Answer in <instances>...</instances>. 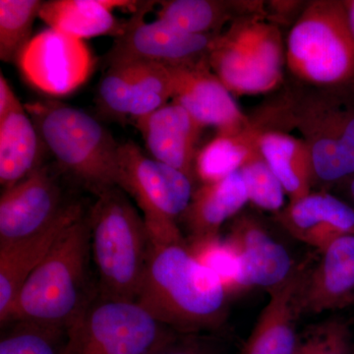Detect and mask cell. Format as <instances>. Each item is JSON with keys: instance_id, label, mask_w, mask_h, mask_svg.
Segmentation results:
<instances>
[{"instance_id": "cell-18", "label": "cell", "mask_w": 354, "mask_h": 354, "mask_svg": "<svg viewBox=\"0 0 354 354\" xmlns=\"http://www.w3.org/2000/svg\"><path fill=\"white\" fill-rule=\"evenodd\" d=\"M227 241L239 253L244 290H271L285 283L297 265L285 246L250 216L235 220Z\"/></svg>"}, {"instance_id": "cell-3", "label": "cell", "mask_w": 354, "mask_h": 354, "mask_svg": "<svg viewBox=\"0 0 354 354\" xmlns=\"http://www.w3.org/2000/svg\"><path fill=\"white\" fill-rule=\"evenodd\" d=\"M95 197L88 221L97 295L135 301L152 245L148 227L121 188Z\"/></svg>"}, {"instance_id": "cell-19", "label": "cell", "mask_w": 354, "mask_h": 354, "mask_svg": "<svg viewBox=\"0 0 354 354\" xmlns=\"http://www.w3.org/2000/svg\"><path fill=\"white\" fill-rule=\"evenodd\" d=\"M86 213L73 202L53 225L41 234L10 243L0 244V322L6 323L16 297L60 234Z\"/></svg>"}, {"instance_id": "cell-22", "label": "cell", "mask_w": 354, "mask_h": 354, "mask_svg": "<svg viewBox=\"0 0 354 354\" xmlns=\"http://www.w3.org/2000/svg\"><path fill=\"white\" fill-rule=\"evenodd\" d=\"M43 146L34 121L21 102L0 118V184L3 190L44 165Z\"/></svg>"}, {"instance_id": "cell-36", "label": "cell", "mask_w": 354, "mask_h": 354, "mask_svg": "<svg viewBox=\"0 0 354 354\" xmlns=\"http://www.w3.org/2000/svg\"><path fill=\"white\" fill-rule=\"evenodd\" d=\"M351 195L354 202V178L353 179V181H351Z\"/></svg>"}, {"instance_id": "cell-1", "label": "cell", "mask_w": 354, "mask_h": 354, "mask_svg": "<svg viewBox=\"0 0 354 354\" xmlns=\"http://www.w3.org/2000/svg\"><path fill=\"white\" fill-rule=\"evenodd\" d=\"M228 297L220 279L193 257L186 241H152L135 302L158 322L181 335L218 330L227 321Z\"/></svg>"}, {"instance_id": "cell-4", "label": "cell", "mask_w": 354, "mask_h": 354, "mask_svg": "<svg viewBox=\"0 0 354 354\" xmlns=\"http://www.w3.org/2000/svg\"><path fill=\"white\" fill-rule=\"evenodd\" d=\"M58 167L95 196L118 187L120 147L91 114L58 101L24 104Z\"/></svg>"}, {"instance_id": "cell-29", "label": "cell", "mask_w": 354, "mask_h": 354, "mask_svg": "<svg viewBox=\"0 0 354 354\" xmlns=\"http://www.w3.org/2000/svg\"><path fill=\"white\" fill-rule=\"evenodd\" d=\"M9 323L14 326L2 337L0 354H65L67 329L31 321Z\"/></svg>"}, {"instance_id": "cell-35", "label": "cell", "mask_w": 354, "mask_h": 354, "mask_svg": "<svg viewBox=\"0 0 354 354\" xmlns=\"http://www.w3.org/2000/svg\"><path fill=\"white\" fill-rule=\"evenodd\" d=\"M344 2V9H346V20L349 32H351V38L354 43V0H346Z\"/></svg>"}, {"instance_id": "cell-15", "label": "cell", "mask_w": 354, "mask_h": 354, "mask_svg": "<svg viewBox=\"0 0 354 354\" xmlns=\"http://www.w3.org/2000/svg\"><path fill=\"white\" fill-rule=\"evenodd\" d=\"M135 122L151 158L195 181L202 125L174 102L137 118Z\"/></svg>"}, {"instance_id": "cell-30", "label": "cell", "mask_w": 354, "mask_h": 354, "mask_svg": "<svg viewBox=\"0 0 354 354\" xmlns=\"http://www.w3.org/2000/svg\"><path fill=\"white\" fill-rule=\"evenodd\" d=\"M249 201L266 211L279 212L285 205L286 191L261 155L258 145L239 169Z\"/></svg>"}, {"instance_id": "cell-21", "label": "cell", "mask_w": 354, "mask_h": 354, "mask_svg": "<svg viewBox=\"0 0 354 354\" xmlns=\"http://www.w3.org/2000/svg\"><path fill=\"white\" fill-rule=\"evenodd\" d=\"M278 106L267 108L250 124L235 134H218L200 149L196 160V177L202 183L221 180L234 172L258 145L262 133L278 128Z\"/></svg>"}, {"instance_id": "cell-9", "label": "cell", "mask_w": 354, "mask_h": 354, "mask_svg": "<svg viewBox=\"0 0 354 354\" xmlns=\"http://www.w3.org/2000/svg\"><path fill=\"white\" fill-rule=\"evenodd\" d=\"M118 171V187L136 201L152 241H186L178 221L192 199L194 181L148 157L132 141L120 147Z\"/></svg>"}, {"instance_id": "cell-31", "label": "cell", "mask_w": 354, "mask_h": 354, "mask_svg": "<svg viewBox=\"0 0 354 354\" xmlns=\"http://www.w3.org/2000/svg\"><path fill=\"white\" fill-rule=\"evenodd\" d=\"M316 334V354H354L351 332L344 323L333 321L322 326Z\"/></svg>"}, {"instance_id": "cell-24", "label": "cell", "mask_w": 354, "mask_h": 354, "mask_svg": "<svg viewBox=\"0 0 354 354\" xmlns=\"http://www.w3.org/2000/svg\"><path fill=\"white\" fill-rule=\"evenodd\" d=\"M160 3L157 20L193 35L218 36L228 21L264 14V4L256 1L169 0Z\"/></svg>"}, {"instance_id": "cell-16", "label": "cell", "mask_w": 354, "mask_h": 354, "mask_svg": "<svg viewBox=\"0 0 354 354\" xmlns=\"http://www.w3.org/2000/svg\"><path fill=\"white\" fill-rule=\"evenodd\" d=\"M315 266L307 268L300 288V313L320 314L354 302V234L333 241Z\"/></svg>"}, {"instance_id": "cell-25", "label": "cell", "mask_w": 354, "mask_h": 354, "mask_svg": "<svg viewBox=\"0 0 354 354\" xmlns=\"http://www.w3.org/2000/svg\"><path fill=\"white\" fill-rule=\"evenodd\" d=\"M258 149L278 177L290 202L312 192L315 178L309 150L304 140L278 128H271L261 134Z\"/></svg>"}, {"instance_id": "cell-14", "label": "cell", "mask_w": 354, "mask_h": 354, "mask_svg": "<svg viewBox=\"0 0 354 354\" xmlns=\"http://www.w3.org/2000/svg\"><path fill=\"white\" fill-rule=\"evenodd\" d=\"M169 69L172 102L183 106L203 127H215L218 134H235L250 124V118L213 73L209 62Z\"/></svg>"}, {"instance_id": "cell-13", "label": "cell", "mask_w": 354, "mask_h": 354, "mask_svg": "<svg viewBox=\"0 0 354 354\" xmlns=\"http://www.w3.org/2000/svg\"><path fill=\"white\" fill-rule=\"evenodd\" d=\"M171 97L169 67L138 60L108 65L97 90L100 108L104 113L134 120L162 108Z\"/></svg>"}, {"instance_id": "cell-23", "label": "cell", "mask_w": 354, "mask_h": 354, "mask_svg": "<svg viewBox=\"0 0 354 354\" xmlns=\"http://www.w3.org/2000/svg\"><path fill=\"white\" fill-rule=\"evenodd\" d=\"M247 202L245 184L236 171L221 180L203 183L194 190L180 221L187 227L189 237L215 236L220 235L223 223L236 216Z\"/></svg>"}, {"instance_id": "cell-26", "label": "cell", "mask_w": 354, "mask_h": 354, "mask_svg": "<svg viewBox=\"0 0 354 354\" xmlns=\"http://www.w3.org/2000/svg\"><path fill=\"white\" fill-rule=\"evenodd\" d=\"M39 18L50 29L79 39L100 36L118 38L125 27L109 8L108 0L44 1Z\"/></svg>"}, {"instance_id": "cell-27", "label": "cell", "mask_w": 354, "mask_h": 354, "mask_svg": "<svg viewBox=\"0 0 354 354\" xmlns=\"http://www.w3.org/2000/svg\"><path fill=\"white\" fill-rule=\"evenodd\" d=\"M44 1L1 0L0 1V59L17 64L22 51L31 41L32 26L39 16Z\"/></svg>"}, {"instance_id": "cell-8", "label": "cell", "mask_w": 354, "mask_h": 354, "mask_svg": "<svg viewBox=\"0 0 354 354\" xmlns=\"http://www.w3.org/2000/svg\"><path fill=\"white\" fill-rule=\"evenodd\" d=\"M179 335L136 302L97 293L67 329L65 354H151Z\"/></svg>"}, {"instance_id": "cell-33", "label": "cell", "mask_w": 354, "mask_h": 354, "mask_svg": "<svg viewBox=\"0 0 354 354\" xmlns=\"http://www.w3.org/2000/svg\"><path fill=\"white\" fill-rule=\"evenodd\" d=\"M20 102L7 82L6 77L1 73L0 75V118H3Z\"/></svg>"}, {"instance_id": "cell-11", "label": "cell", "mask_w": 354, "mask_h": 354, "mask_svg": "<svg viewBox=\"0 0 354 354\" xmlns=\"http://www.w3.org/2000/svg\"><path fill=\"white\" fill-rule=\"evenodd\" d=\"M32 87L64 95L81 87L94 69V57L83 39L48 29L32 38L17 62Z\"/></svg>"}, {"instance_id": "cell-5", "label": "cell", "mask_w": 354, "mask_h": 354, "mask_svg": "<svg viewBox=\"0 0 354 354\" xmlns=\"http://www.w3.org/2000/svg\"><path fill=\"white\" fill-rule=\"evenodd\" d=\"M286 46L288 69L304 82L339 87L354 80V43L342 1L307 4L291 27Z\"/></svg>"}, {"instance_id": "cell-34", "label": "cell", "mask_w": 354, "mask_h": 354, "mask_svg": "<svg viewBox=\"0 0 354 354\" xmlns=\"http://www.w3.org/2000/svg\"><path fill=\"white\" fill-rule=\"evenodd\" d=\"M317 353V334L316 332L300 339L299 344L295 354H316Z\"/></svg>"}, {"instance_id": "cell-10", "label": "cell", "mask_w": 354, "mask_h": 354, "mask_svg": "<svg viewBox=\"0 0 354 354\" xmlns=\"http://www.w3.org/2000/svg\"><path fill=\"white\" fill-rule=\"evenodd\" d=\"M155 1H144L138 11L125 21L121 35L104 57L108 65L138 60L165 67L193 66L209 62L218 36L193 35L179 31L162 21L145 22V16Z\"/></svg>"}, {"instance_id": "cell-17", "label": "cell", "mask_w": 354, "mask_h": 354, "mask_svg": "<svg viewBox=\"0 0 354 354\" xmlns=\"http://www.w3.org/2000/svg\"><path fill=\"white\" fill-rule=\"evenodd\" d=\"M309 262L297 266L285 283L268 290L269 301L241 354H295L300 339L297 322L300 288Z\"/></svg>"}, {"instance_id": "cell-7", "label": "cell", "mask_w": 354, "mask_h": 354, "mask_svg": "<svg viewBox=\"0 0 354 354\" xmlns=\"http://www.w3.org/2000/svg\"><path fill=\"white\" fill-rule=\"evenodd\" d=\"M283 127L301 134L314 178L333 183L354 174V102L328 93L291 95L281 104Z\"/></svg>"}, {"instance_id": "cell-2", "label": "cell", "mask_w": 354, "mask_h": 354, "mask_svg": "<svg viewBox=\"0 0 354 354\" xmlns=\"http://www.w3.org/2000/svg\"><path fill=\"white\" fill-rule=\"evenodd\" d=\"M88 213L60 234L16 297L6 323L31 321L68 329L97 290L90 281Z\"/></svg>"}, {"instance_id": "cell-6", "label": "cell", "mask_w": 354, "mask_h": 354, "mask_svg": "<svg viewBox=\"0 0 354 354\" xmlns=\"http://www.w3.org/2000/svg\"><path fill=\"white\" fill-rule=\"evenodd\" d=\"M285 59L278 26L264 16H243L218 35L209 65L232 94L256 95L279 87Z\"/></svg>"}, {"instance_id": "cell-28", "label": "cell", "mask_w": 354, "mask_h": 354, "mask_svg": "<svg viewBox=\"0 0 354 354\" xmlns=\"http://www.w3.org/2000/svg\"><path fill=\"white\" fill-rule=\"evenodd\" d=\"M188 250L200 263L220 279L228 297L244 290L239 253L227 239L215 236L189 237Z\"/></svg>"}, {"instance_id": "cell-32", "label": "cell", "mask_w": 354, "mask_h": 354, "mask_svg": "<svg viewBox=\"0 0 354 354\" xmlns=\"http://www.w3.org/2000/svg\"><path fill=\"white\" fill-rule=\"evenodd\" d=\"M151 354H220L215 344L199 335H179Z\"/></svg>"}, {"instance_id": "cell-20", "label": "cell", "mask_w": 354, "mask_h": 354, "mask_svg": "<svg viewBox=\"0 0 354 354\" xmlns=\"http://www.w3.org/2000/svg\"><path fill=\"white\" fill-rule=\"evenodd\" d=\"M283 227L298 241L320 252L335 239L354 234V209L324 192H310L279 213Z\"/></svg>"}, {"instance_id": "cell-12", "label": "cell", "mask_w": 354, "mask_h": 354, "mask_svg": "<svg viewBox=\"0 0 354 354\" xmlns=\"http://www.w3.org/2000/svg\"><path fill=\"white\" fill-rule=\"evenodd\" d=\"M72 203L65 198L55 172L41 165L19 183L2 191L0 244L41 234L64 215Z\"/></svg>"}]
</instances>
